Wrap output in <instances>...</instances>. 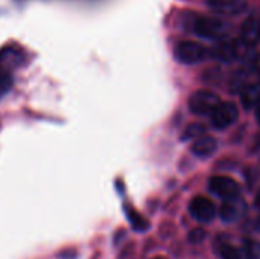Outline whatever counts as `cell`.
<instances>
[{
	"mask_svg": "<svg viewBox=\"0 0 260 259\" xmlns=\"http://www.w3.org/2000/svg\"><path fill=\"white\" fill-rule=\"evenodd\" d=\"M245 256L247 259H260V243L254 240L245 241Z\"/></svg>",
	"mask_w": 260,
	"mask_h": 259,
	"instance_id": "cell-13",
	"label": "cell"
},
{
	"mask_svg": "<svg viewBox=\"0 0 260 259\" xmlns=\"http://www.w3.org/2000/svg\"><path fill=\"white\" fill-rule=\"evenodd\" d=\"M212 6L215 8H221V6H225V5H232V3H236L239 0H207Z\"/></svg>",
	"mask_w": 260,
	"mask_h": 259,
	"instance_id": "cell-17",
	"label": "cell"
},
{
	"mask_svg": "<svg viewBox=\"0 0 260 259\" xmlns=\"http://www.w3.org/2000/svg\"><path fill=\"white\" fill-rule=\"evenodd\" d=\"M193 31L203 38H222L229 32V24L219 17L203 15L195 18Z\"/></svg>",
	"mask_w": 260,
	"mask_h": 259,
	"instance_id": "cell-1",
	"label": "cell"
},
{
	"mask_svg": "<svg viewBox=\"0 0 260 259\" xmlns=\"http://www.w3.org/2000/svg\"><path fill=\"white\" fill-rule=\"evenodd\" d=\"M11 84H12L11 75L0 66V96H3L11 89Z\"/></svg>",
	"mask_w": 260,
	"mask_h": 259,
	"instance_id": "cell-14",
	"label": "cell"
},
{
	"mask_svg": "<svg viewBox=\"0 0 260 259\" xmlns=\"http://www.w3.org/2000/svg\"><path fill=\"white\" fill-rule=\"evenodd\" d=\"M152 259H165L163 256H155V258H152Z\"/></svg>",
	"mask_w": 260,
	"mask_h": 259,
	"instance_id": "cell-20",
	"label": "cell"
},
{
	"mask_svg": "<svg viewBox=\"0 0 260 259\" xmlns=\"http://www.w3.org/2000/svg\"><path fill=\"white\" fill-rule=\"evenodd\" d=\"M241 41L248 47L256 46L260 41V18L257 15H251L244 21L241 29Z\"/></svg>",
	"mask_w": 260,
	"mask_h": 259,
	"instance_id": "cell-7",
	"label": "cell"
},
{
	"mask_svg": "<svg viewBox=\"0 0 260 259\" xmlns=\"http://www.w3.org/2000/svg\"><path fill=\"white\" fill-rule=\"evenodd\" d=\"M210 116H212L213 127L218 130H224L236 122V119L239 116V110H238L236 104H233V102H221Z\"/></svg>",
	"mask_w": 260,
	"mask_h": 259,
	"instance_id": "cell-4",
	"label": "cell"
},
{
	"mask_svg": "<svg viewBox=\"0 0 260 259\" xmlns=\"http://www.w3.org/2000/svg\"><path fill=\"white\" fill-rule=\"evenodd\" d=\"M189 211H190V215L201 223L212 221L215 218V212H216L215 205L207 197H195L189 205Z\"/></svg>",
	"mask_w": 260,
	"mask_h": 259,
	"instance_id": "cell-6",
	"label": "cell"
},
{
	"mask_svg": "<svg viewBox=\"0 0 260 259\" xmlns=\"http://www.w3.org/2000/svg\"><path fill=\"white\" fill-rule=\"evenodd\" d=\"M206 131H207V128H206V125H203V124H198V122H195V124H190L184 131H183V140H189V139H198V137H201V136H204L206 134Z\"/></svg>",
	"mask_w": 260,
	"mask_h": 259,
	"instance_id": "cell-11",
	"label": "cell"
},
{
	"mask_svg": "<svg viewBox=\"0 0 260 259\" xmlns=\"http://www.w3.org/2000/svg\"><path fill=\"white\" fill-rule=\"evenodd\" d=\"M218 148V142L212 136H201L197 139V142L192 145V153L198 157H209L212 156Z\"/></svg>",
	"mask_w": 260,
	"mask_h": 259,
	"instance_id": "cell-9",
	"label": "cell"
},
{
	"mask_svg": "<svg viewBox=\"0 0 260 259\" xmlns=\"http://www.w3.org/2000/svg\"><path fill=\"white\" fill-rule=\"evenodd\" d=\"M129 220H131L134 229H137V231H145L146 226H148V223H146L139 214H136V212H133V211L129 212Z\"/></svg>",
	"mask_w": 260,
	"mask_h": 259,
	"instance_id": "cell-15",
	"label": "cell"
},
{
	"mask_svg": "<svg viewBox=\"0 0 260 259\" xmlns=\"http://www.w3.org/2000/svg\"><path fill=\"white\" fill-rule=\"evenodd\" d=\"M219 255L222 259H242V253L230 243H224L219 247Z\"/></svg>",
	"mask_w": 260,
	"mask_h": 259,
	"instance_id": "cell-12",
	"label": "cell"
},
{
	"mask_svg": "<svg viewBox=\"0 0 260 259\" xmlns=\"http://www.w3.org/2000/svg\"><path fill=\"white\" fill-rule=\"evenodd\" d=\"M174 55L183 64H197L207 56V49L197 41H180L175 46Z\"/></svg>",
	"mask_w": 260,
	"mask_h": 259,
	"instance_id": "cell-3",
	"label": "cell"
},
{
	"mask_svg": "<svg viewBox=\"0 0 260 259\" xmlns=\"http://www.w3.org/2000/svg\"><path fill=\"white\" fill-rule=\"evenodd\" d=\"M219 104V96L210 90H198L189 98V110L198 116H210Z\"/></svg>",
	"mask_w": 260,
	"mask_h": 259,
	"instance_id": "cell-2",
	"label": "cell"
},
{
	"mask_svg": "<svg viewBox=\"0 0 260 259\" xmlns=\"http://www.w3.org/2000/svg\"><path fill=\"white\" fill-rule=\"evenodd\" d=\"M256 205H257V208H260V191L259 194H257V197H256Z\"/></svg>",
	"mask_w": 260,
	"mask_h": 259,
	"instance_id": "cell-19",
	"label": "cell"
},
{
	"mask_svg": "<svg viewBox=\"0 0 260 259\" xmlns=\"http://www.w3.org/2000/svg\"><path fill=\"white\" fill-rule=\"evenodd\" d=\"M204 237H206V232L203 231V229H195V231H192L190 234H189V240H190V243H201L203 240H204Z\"/></svg>",
	"mask_w": 260,
	"mask_h": 259,
	"instance_id": "cell-16",
	"label": "cell"
},
{
	"mask_svg": "<svg viewBox=\"0 0 260 259\" xmlns=\"http://www.w3.org/2000/svg\"><path fill=\"white\" fill-rule=\"evenodd\" d=\"M254 114H256V121L260 124V102L256 105V111H254Z\"/></svg>",
	"mask_w": 260,
	"mask_h": 259,
	"instance_id": "cell-18",
	"label": "cell"
},
{
	"mask_svg": "<svg viewBox=\"0 0 260 259\" xmlns=\"http://www.w3.org/2000/svg\"><path fill=\"white\" fill-rule=\"evenodd\" d=\"M259 229H260V218H259Z\"/></svg>",
	"mask_w": 260,
	"mask_h": 259,
	"instance_id": "cell-21",
	"label": "cell"
},
{
	"mask_svg": "<svg viewBox=\"0 0 260 259\" xmlns=\"http://www.w3.org/2000/svg\"><path fill=\"white\" fill-rule=\"evenodd\" d=\"M241 101L245 108H253L260 102V87L259 85H247L241 92Z\"/></svg>",
	"mask_w": 260,
	"mask_h": 259,
	"instance_id": "cell-10",
	"label": "cell"
},
{
	"mask_svg": "<svg viewBox=\"0 0 260 259\" xmlns=\"http://www.w3.org/2000/svg\"><path fill=\"white\" fill-rule=\"evenodd\" d=\"M245 214V203L239 197L227 198L221 206V218L227 223L239 220Z\"/></svg>",
	"mask_w": 260,
	"mask_h": 259,
	"instance_id": "cell-8",
	"label": "cell"
},
{
	"mask_svg": "<svg viewBox=\"0 0 260 259\" xmlns=\"http://www.w3.org/2000/svg\"><path fill=\"white\" fill-rule=\"evenodd\" d=\"M209 188L213 194H216L218 197H221L224 200L239 195V185L233 179L225 177V176H216V177L210 179Z\"/></svg>",
	"mask_w": 260,
	"mask_h": 259,
	"instance_id": "cell-5",
	"label": "cell"
}]
</instances>
